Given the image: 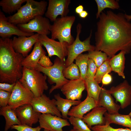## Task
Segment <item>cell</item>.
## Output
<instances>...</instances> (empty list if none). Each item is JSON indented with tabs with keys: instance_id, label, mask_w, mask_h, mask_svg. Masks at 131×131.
Masks as SVG:
<instances>
[{
	"instance_id": "5b68a950",
	"label": "cell",
	"mask_w": 131,
	"mask_h": 131,
	"mask_svg": "<svg viewBox=\"0 0 131 131\" xmlns=\"http://www.w3.org/2000/svg\"><path fill=\"white\" fill-rule=\"evenodd\" d=\"M75 19L74 16L57 18L51 26V38L58 39L60 42H66L69 45L72 44L74 40L71 30Z\"/></svg>"
},
{
	"instance_id": "7bdbcfd3",
	"label": "cell",
	"mask_w": 131,
	"mask_h": 131,
	"mask_svg": "<svg viewBox=\"0 0 131 131\" xmlns=\"http://www.w3.org/2000/svg\"><path fill=\"white\" fill-rule=\"evenodd\" d=\"M88 15V13L86 10H84L79 14V17L82 18H85Z\"/></svg>"
},
{
	"instance_id": "4dcf8cb0",
	"label": "cell",
	"mask_w": 131,
	"mask_h": 131,
	"mask_svg": "<svg viewBox=\"0 0 131 131\" xmlns=\"http://www.w3.org/2000/svg\"><path fill=\"white\" fill-rule=\"evenodd\" d=\"M64 76L67 79L73 80L80 78V73L79 69L75 64L73 63L66 67L63 71Z\"/></svg>"
},
{
	"instance_id": "1f68e13d",
	"label": "cell",
	"mask_w": 131,
	"mask_h": 131,
	"mask_svg": "<svg viewBox=\"0 0 131 131\" xmlns=\"http://www.w3.org/2000/svg\"><path fill=\"white\" fill-rule=\"evenodd\" d=\"M87 54L89 58L93 61L98 68L109 59L106 53L100 51H90Z\"/></svg>"
},
{
	"instance_id": "7dc6e473",
	"label": "cell",
	"mask_w": 131,
	"mask_h": 131,
	"mask_svg": "<svg viewBox=\"0 0 131 131\" xmlns=\"http://www.w3.org/2000/svg\"><path fill=\"white\" fill-rule=\"evenodd\" d=\"M44 131H49L47 130H45V129H44Z\"/></svg>"
},
{
	"instance_id": "d6986e66",
	"label": "cell",
	"mask_w": 131,
	"mask_h": 131,
	"mask_svg": "<svg viewBox=\"0 0 131 131\" xmlns=\"http://www.w3.org/2000/svg\"><path fill=\"white\" fill-rule=\"evenodd\" d=\"M98 106L97 103L92 98L87 96L85 99L78 105L73 106L68 115L82 119L84 114Z\"/></svg>"
},
{
	"instance_id": "f35d334b",
	"label": "cell",
	"mask_w": 131,
	"mask_h": 131,
	"mask_svg": "<svg viewBox=\"0 0 131 131\" xmlns=\"http://www.w3.org/2000/svg\"><path fill=\"white\" fill-rule=\"evenodd\" d=\"M49 57L46 54L43 55L40 59L38 64L41 66L47 68L52 66L53 64L49 58Z\"/></svg>"
},
{
	"instance_id": "2e32d148",
	"label": "cell",
	"mask_w": 131,
	"mask_h": 131,
	"mask_svg": "<svg viewBox=\"0 0 131 131\" xmlns=\"http://www.w3.org/2000/svg\"><path fill=\"white\" fill-rule=\"evenodd\" d=\"M39 34L36 33L29 36H14L12 39V45L15 51L25 57L33 46L38 40Z\"/></svg>"
},
{
	"instance_id": "4fadbf2b",
	"label": "cell",
	"mask_w": 131,
	"mask_h": 131,
	"mask_svg": "<svg viewBox=\"0 0 131 131\" xmlns=\"http://www.w3.org/2000/svg\"><path fill=\"white\" fill-rule=\"evenodd\" d=\"M71 2L70 0H49L46 17L53 22L59 15L61 17L67 16Z\"/></svg>"
},
{
	"instance_id": "8d00e7d4",
	"label": "cell",
	"mask_w": 131,
	"mask_h": 131,
	"mask_svg": "<svg viewBox=\"0 0 131 131\" xmlns=\"http://www.w3.org/2000/svg\"><path fill=\"white\" fill-rule=\"evenodd\" d=\"M11 128L18 131H40L41 129L40 126L35 127H32L27 125L22 124L13 125Z\"/></svg>"
},
{
	"instance_id": "7402d4cb",
	"label": "cell",
	"mask_w": 131,
	"mask_h": 131,
	"mask_svg": "<svg viewBox=\"0 0 131 131\" xmlns=\"http://www.w3.org/2000/svg\"><path fill=\"white\" fill-rule=\"evenodd\" d=\"M98 106L105 108L110 114L118 113L120 106L116 103L112 95L105 88H102L98 103Z\"/></svg>"
},
{
	"instance_id": "60d3db41",
	"label": "cell",
	"mask_w": 131,
	"mask_h": 131,
	"mask_svg": "<svg viewBox=\"0 0 131 131\" xmlns=\"http://www.w3.org/2000/svg\"><path fill=\"white\" fill-rule=\"evenodd\" d=\"M112 81V78L111 75L109 74L105 75L103 77L101 82L103 85H107L110 84Z\"/></svg>"
},
{
	"instance_id": "6da1fadb",
	"label": "cell",
	"mask_w": 131,
	"mask_h": 131,
	"mask_svg": "<svg viewBox=\"0 0 131 131\" xmlns=\"http://www.w3.org/2000/svg\"><path fill=\"white\" fill-rule=\"evenodd\" d=\"M97 23L95 50L103 51L109 59L119 51L131 50V22L124 14L111 10L102 12Z\"/></svg>"
},
{
	"instance_id": "9a60e30c",
	"label": "cell",
	"mask_w": 131,
	"mask_h": 131,
	"mask_svg": "<svg viewBox=\"0 0 131 131\" xmlns=\"http://www.w3.org/2000/svg\"><path fill=\"white\" fill-rule=\"evenodd\" d=\"M85 80L79 79L69 80L61 89L66 98L72 100H80L83 91L85 89Z\"/></svg>"
},
{
	"instance_id": "ab89813d",
	"label": "cell",
	"mask_w": 131,
	"mask_h": 131,
	"mask_svg": "<svg viewBox=\"0 0 131 131\" xmlns=\"http://www.w3.org/2000/svg\"><path fill=\"white\" fill-rule=\"evenodd\" d=\"M16 83H15L11 84L5 83H0V90L11 93Z\"/></svg>"
},
{
	"instance_id": "ac0fdd59",
	"label": "cell",
	"mask_w": 131,
	"mask_h": 131,
	"mask_svg": "<svg viewBox=\"0 0 131 131\" xmlns=\"http://www.w3.org/2000/svg\"><path fill=\"white\" fill-rule=\"evenodd\" d=\"M34 33H28L22 31L17 26L9 22L4 13L0 10V36L5 39L9 38L13 35L18 37H29Z\"/></svg>"
},
{
	"instance_id": "7c38bea8",
	"label": "cell",
	"mask_w": 131,
	"mask_h": 131,
	"mask_svg": "<svg viewBox=\"0 0 131 131\" xmlns=\"http://www.w3.org/2000/svg\"><path fill=\"white\" fill-rule=\"evenodd\" d=\"M108 90L116 101L119 102L122 109H124L130 105L131 86L126 80L116 86L112 87Z\"/></svg>"
},
{
	"instance_id": "30bf717a",
	"label": "cell",
	"mask_w": 131,
	"mask_h": 131,
	"mask_svg": "<svg viewBox=\"0 0 131 131\" xmlns=\"http://www.w3.org/2000/svg\"><path fill=\"white\" fill-rule=\"evenodd\" d=\"M51 25L49 19L42 16H38L28 23L18 24L17 26L26 33H34L35 32L39 35H47L51 33Z\"/></svg>"
},
{
	"instance_id": "d590c367",
	"label": "cell",
	"mask_w": 131,
	"mask_h": 131,
	"mask_svg": "<svg viewBox=\"0 0 131 131\" xmlns=\"http://www.w3.org/2000/svg\"><path fill=\"white\" fill-rule=\"evenodd\" d=\"M98 68V67L93 61L89 58L86 79L90 80H94Z\"/></svg>"
},
{
	"instance_id": "ee69618b",
	"label": "cell",
	"mask_w": 131,
	"mask_h": 131,
	"mask_svg": "<svg viewBox=\"0 0 131 131\" xmlns=\"http://www.w3.org/2000/svg\"><path fill=\"white\" fill-rule=\"evenodd\" d=\"M124 15L126 18L128 20H131V15H128L126 14H125Z\"/></svg>"
},
{
	"instance_id": "4316f807",
	"label": "cell",
	"mask_w": 131,
	"mask_h": 131,
	"mask_svg": "<svg viewBox=\"0 0 131 131\" xmlns=\"http://www.w3.org/2000/svg\"><path fill=\"white\" fill-rule=\"evenodd\" d=\"M85 89L87 92V96L93 98L98 104L102 87L94 80L86 79L85 80Z\"/></svg>"
},
{
	"instance_id": "f546056e",
	"label": "cell",
	"mask_w": 131,
	"mask_h": 131,
	"mask_svg": "<svg viewBox=\"0 0 131 131\" xmlns=\"http://www.w3.org/2000/svg\"><path fill=\"white\" fill-rule=\"evenodd\" d=\"M89 59L87 54H82L75 59V64L78 67L80 72V78L84 80L86 79Z\"/></svg>"
},
{
	"instance_id": "8fae6325",
	"label": "cell",
	"mask_w": 131,
	"mask_h": 131,
	"mask_svg": "<svg viewBox=\"0 0 131 131\" xmlns=\"http://www.w3.org/2000/svg\"><path fill=\"white\" fill-rule=\"evenodd\" d=\"M55 98L51 99L45 94L33 98L31 104L34 110L42 114H50L62 117L61 113L58 109Z\"/></svg>"
},
{
	"instance_id": "ffe728a7",
	"label": "cell",
	"mask_w": 131,
	"mask_h": 131,
	"mask_svg": "<svg viewBox=\"0 0 131 131\" xmlns=\"http://www.w3.org/2000/svg\"><path fill=\"white\" fill-rule=\"evenodd\" d=\"M107 111L103 107H96L84 115L82 120L90 129L92 126L105 125L106 120L104 115Z\"/></svg>"
},
{
	"instance_id": "484cf974",
	"label": "cell",
	"mask_w": 131,
	"mask_h": 131,
	"mask_svg": "<svg viewBox=\"0 0 131 131\" xmlns=\"http://www.w3.org/2000/svg\"><path fill=\"white\" fill-rule=\"evenodd\" d=\"M104 116L106 120L105 124L110 125L114 123L131 129V117L129 114L122 115L118 113L110 114L106 112Z\"/></svg>"
},
{
	"instance_id": "bcb514c9",
	"label": "cell",
	"mask_w": 131,
	"mask_h": 131,
	"mask_svg": "<svg viewBox=\"0 0 131 131\" xmlns=\"http://www.w3.org/2000/svg\"><path fill=\"white\" fill-rule=\"evenodd\" d=\"M129 115H130V117H131V112L129 113Z\"/></svg>"
},
{
	"instance_id": "9c48e42d",
	"label": "cell",
	"mask_w": 131,
	"mask_h": 131,
	"mask_svg": "<svg viewBox=\"0 0 131 131\" xmlns=\"http://www.w3.org/2000/svg\"><path fill=\"white\" fill-rule=\"evenodd\" d=\"M38 41L46 49L50 57L56 56L61 61L65 63V57L67 55V47L66 42L58 41L49 38L47 35H39Z\"/></svg>"
},
{
	"instance_id": "f1b7e54d",
	"label": "cell",
	"mask_w": 131,
	"mask_h": 131,
	"mask_svg": "<svg viewBox=\"0 0 131 131\" xmlns=\"http://www.w3.org/2000/svg\"><path fill=\"white\" fill-rule=\"evenodd\" d=\"M98 7L96 18H99L102 11L106 8L112 9H118L120 6L118 1L115 0H95Z\"/></svg>"
},
{
	"instance_id": "277c9868",
	"label": "cell",
	"mask_w": 131,
	"mask_h": 131,
	"mask_svg": "<svg viewBox=\"0 0 131 131\" xmlns=\"http://www.w3.org/2000/svg\"><path fill=\"white\" fill-rule=\"evenodd\" d=\"M47 76L35 69L23 67L22 75L19 80L22 85L31 91L35 97H39L47 90L48 86L46 82Z\"/></svg>"
},
{
	"instance_id": "5bb4252c",
	"label": "cell",
	"mask_w": 131,
	"mask_h": 131,
	"mask_svg": "<svg viewBox=\"0 0 131 131\" xmlns=\"http://www.w3.org/2000/svg\"><path fill=\"white\" fill-rule=\"evenodd\" d=\"M39 122L41 128L49 131H63V127L70 125L67 119L50 114H41Z\"/></svg>"
},
{
	"instance_id": "ba28073f",
	"label": "cell",
	"mask_w": 131,
	"mask_h": 131,
	"mask_svg": "<svg viewBox=\"0 0 131 131\" xmlns=\"http://www.w3.org/2000/svg\"><path fill=\"white\" fill-rule=\"evenodd\" d=\"M35 97L30 90L25 88L19 81H17L11 93L8 104L14 110L20 106L31 104Z\"/></svg>"
},
{
	"instance_id": "e575fe53",
	"label": "cell",
	"mask_w": 131,
	"mask_h": 131,
	"mask_svg": "<svg viewBox=\"0 0 131 131\" xmlns=\"http://www.w3.org/2000/svg\"><path fill=\"white\" fill-rule=\"evenodd\" d=\"M91 129L93 131H131V129L128 128H114L109 124L95 125Z\"/></svg>"
},
{
	"instance_id": "d6a6232c",
	"label": "cell",
	"mask_w": 131,
	"mask_h": 131,
	"mask_svg": "<svg viewBox=\"0 0 131 131\" xmlns=\"http://www.w3.org/2000/svg\"><path fill=\"white\" fill-rule=\"evenodd\" d=\"M109 59L104 62L98 68L94 80L99 84L101 82L102 78L105 75L112 71L109 64Z\"/></svg>"
},
{
	"instance_id": "7a4b0ae2",
	"label": "cell",
	"mask_w": 131,
	"mask_h": 131,
	"mask_svg": "<svg viewBox=\"0 0 131 131\" xmlns=\"http://www.w3.org/2000/svg\"><path fill=\"white\" fill-rule=\"evenodd\" d=\"M12 41L10 38H0V83H16L22 76L24 57L15 51Z\"/></svg>"
},
{
	"instance_id": "cb8c5ba5",
	"label": "cell",
	"mask_w": 131,
	"mask_h": 131,
	"mask_svg": "<svg viewBox=\"0 0 131 131\" xmlns=\"http://www.w3.org/2000/svg\"><path fill=\"white\" fill-rule=\"evenodd\" d=\"M126 54L121 51L117 54L115 55L109 59V64L112 71L117 73L123 78H125L124 73L125 69Z\"/></svg>"
},
{
	"instance_id": "44dd1931",
	"label": "cell",
	"mask_w": 131,
	"mask_h": 131,
	"mask_svg": "<svg viewBox=\"0 0 131 131\" xmlns=\"http://www.w3.org/2000/svg\"><path fill=\"white\" fill-rule=\"evenodd\" d=\"M42 46L38 40L34 44L31 53L24 58L22 62L23 67L30 69H36L41 58L43 55L46 54Z\"/></svg>"
},
{
	"instance_id": "8992f818",
	"label": "cell",
	"mask_w": 131,
	"mask_h": 131,
	"mask_svg": "<svg viewBox=\"0 0 131 131\" xmlns=\"http://www.w3.org/2000/svg\"><path fill=\"white\" fill-rule=\"evenodd\" d=\"M65 63L62 62L58 57L54 61L51 66L47 68L44 67L38 64L36 69L42 73L48 76L49 83H55L49 90L50 94L55 90L61 89L69 80L64 76L63 71L66 67Z\"/></svg>"
},
{
	"instance_id": "83f0119b",
	"label": "cell",
	"mask_w": 131,
	"mask_h": 131,
	"mask_svg": "<svg viewBox=\"0 0 131 131\" xmlns=\"http://www.w3.org/2000/svg\"><path fill=\"white\" fill-rule=\"evenodd\" d=\"M26 0H2L0 1V6L4 12L10 14L17 11L21 7L22 5Z\"/></svg>"
},
{
	"instance_id": "d4e9b609",
	"label": "cell",
	"mask_w": 131,
	"mask_h": 131,
	"mask_svg": "<svg viewBox=\"0 0 131 131\" xmlns=\"http://www.w3.org/2000/svg\"><path fill=\"white\" fill-rule=\"evenodd\" d=\"M0 115L3 116L5 120V131H8L13 125L21 124L15 110L12 109L8 105L0 107Z\"/></svg>"
},
{
	"instance_id": "b9f144b4",
	"label": "cell",
	"mask_w": 131,
	"mask_h": 131,
	"mask_svg": "<svg viewBox=\"0 0 131 131\" xmlns=\"http://www.w3.org/2000/svg\"><path fill=\"white\" fill-rule=\"evenodd\" d=\"M83 10H84V7L83 6L80 5L75 8V11L76 13L79 15Z\"/></svg>"
},
{
	"instance_id": "603a6c76",
	"label": "cell",
	"mask_w": 131,
	"mask_h": 131,
	"mask_svg": "<svg viewBox=\"0 0 131 131\" xmlns=\"http://www.w3.org/2000/svg\"><path fill=\"white\" fill-rule=\"evenodd\" d=\"M56 100V104L57 107L61 113L62 118L68 119V114L70 108L73 106L77 105L81 101L80 100H72L64 98L61 97L59 94L54 95Z\"/></svg>"
},
{
	"instance_id": "52a82bcc",
	"label": "cell",
	"mask_w": 131,
	"mask_h": 131,
	"mask_svg": "<svg viewBox=\"0 0 131 131\" xmlns=\"http://www.w3.org/2000/svg\"><path fill=\"white\" fill-rule=\"evenodd\" d=\"M82 26L78 23L76 26L77 34L75 40L73 43L68 46L67 58L65 63L66 67L73 63L74 60L79 55L86 51H90L95 50V46L90 44V39L92 36L91 30L89 37L84 41H81L79 38L81 32Z\"/></svg>"
},
{
	"instance_id": "f6af8a7d",
	"label": "cell",
	"mask_w": 131,
	"mask_h": 131,
	"mask_svg": "<svg viewBox=\"0 0 131 131\" xmlns=\"http://www.w3.org/2000/svg\"><path fill=\"white\" fill-rule=\"evenodd\" d=\"M69 131H79L77 130L73 129Z\"/></svg>"
},
{
	"instance_id": "836d02e7",
	"label": "cell",
	"mask_w": 131,
	"mask_h": 131,
	"mask_svg": "<svg viewBox=\"0 0 131 131\" xmlns=\"http://www.w3.org/2000/svg\"><path fill=\"white\" fill-rule=\"evenodd\" d=\"M68 119L70 123L73 126V129L79 131H93L82 119L73 116H70Z\"/></svg>"
},
{
	"instance_id": "74e56055",
	"label": "cell",
	"mask_w": 131,
	"mask_h": 131,
	"mask_svg": "<svg viewBox=\"0 0 131 131\" xmlns=\"http://www.w3.org/2000/svg\"><path fill=\"white\" fill-rule=\"evenodd\" d=\"M11 92L0 90V107L6 106L8 105Z\"/></svg>"
},
{
	"instance_id": "3957f363",
	"label": "cell",
	"mask_w": 131,
	"mask_h": 131,
	"mask_svg": "<svg viewBox=\"0 0 131 131\" xmlns=\"http://www.w3.org/2000/svg\"><path fill=\"white\" fill-rule=\"evenodd\" d=\"M48 5L44 0H27L26 3L12 15L7 17L8 21L16 25L27 23L38 16H43Z\"/></svg>"
},
{
	"instance_id": "e0dca14e",
	"label": "cell",
	"mask_w": 131,
	"mask_h": 131,
	"mask_svg": "<svg viewBox=\"0 0 131 131\" xmlns=\"http://www.w3.org/2000/svg\"><path fill=\"white\" fill-rule=\"evenodd\" d=\"M21 124L32 127L39 122L41 113L35 111L31 104L19 106L15 110Z\"/></svg>"
}]
</instances>
